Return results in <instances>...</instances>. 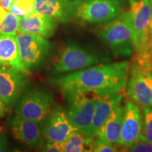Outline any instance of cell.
<instances>
[{
    "mask_svg": "<svg viewBox=\"0 0 152 152\" xmlns=\"http://www.w3.org/2000/svg\"><path fill=\"white\" fill-rule=\"evenodd\" d=\"M8 107L9 106L7 105V104L0 98V118L4 116L8 110Z\"/></svg>",
    "mask_w": 152,
    "mask_h": 152,
    "instance_id": "cell-25",
    "label": "cell"
},
{
    "mask_svg": "<svg viewBox=\"0 0 152 152\" xmlns=\"http://www.w3.org/2000/svg\"><path fill=\"white\" fill-rule=\"evenodd\" d=\"M150 6V9H151V23H152V2L149 4Z\"/></svg>",
    "mask_w": 152,
    "mask_h": 152,
    "instance_id": "cell-29",
    "label": "cell"
},
{
    "mask_svg": "<svg viewBox=\"0 0 152 152\" xmlns=\"http://www.w3.org/2000/svg\"><path fill=\"white\" fill-rule=\"evenodd\" d=\"M27 75L0 66V98L14 106L27 86Z\"/></svg>",
    "mask_w": 152,
    "mask_h": 152,
    "instance_id": "cell-9",
    "label": "cell"
},
{
    "mask_svg": "<svg viewBox=\"0 0 152 152\" xmlns=\"http://www.w3.org/2000/svg\"><path fill=\"white\" fill-rule=\"evenodd\" d=\"M9 11H7V9L3 8L1 5H0V19H2L4 18L6 15H7V13H8Z\"/></svg>",
    "mask_w": 152,
    "mask_h": 152,
    "instance_id": "cell-28",
    "label": "cell"
},
{
    "mask_svg": "<svg viewBox=\"0 0 152 152\" xmlns=\"http://www.w3.org/2000/svg\"><path fill=\"white\" fill-rule=\"evenodd\" d=\"M98 37L107 44L115 57H128L134 52L132 28L128 11L122 12L114 19L101 27Z\"/></svg>",
    "mask_w": 152,
    "mask_h": 152,
    "instance_id": "cell-2",
    "label": "cell"
},
{
    "mask_svg": "<svg viewBox=\"0 0 152 152\" xmlns=\"http://www.w3.org/2000/svg\"><path fill=\"white\" fill-rule=\"evenodd\" d=\"M42 151L48 152L64 151V143L47 141V143L45 144V145H44Z\"/></svg>",
    "mask_w": 152,
    "mask_h": 152,
    "instance_id": "cell-24",
    "label": "cell"
},
{
    "mask_svg": "<svg viewBox=\"0 0 152 152\" xmlns=\"http://www.w3.org/2000/svg\"><path fill=\"white\" fill-rule=\"evenodd\" d=\"M35 0H13L9 11L20 18L35 13Z\"/></svg>",
    "mask_w": 152,
    "mask_h": 152,
    "instance_id": "cell-20",
    "label": "cell"
},
{
    "mask_svg": "<svg viewBox=\"0 0 152 152\" xmlns=\"http://www.w3.org/2000/svg\"><path fill=\"white\" fill-rule=\"evenodd\" d=\"M0 137V151H4L7 148V142L4 137L2 136V137Z\"/></svg>",
    "mask_w": 152,
    "mask_h": 152,
    "instance_id": "cell-27",
    "label": "cell"
},
{
    "mask_svg": "<svg viewBox=\"0 0 152 152\" xmlns=\"http://www.w3.org/2000/svg\"><path fill=\"white\" fill-rule=\"evenodd\" d=\"M93 151L96 152H115L118 151V148L115 144L108 143L103 142L97 138L94 140V145Z\"/></svg>",
    "mask_w": 152,
    "mask_h": 152,
    "instance_id": "cell-23",
    "label": "cell"
},
{
    "mask_svg": "<svg viewBox=\"0 0 152 152\" xmlns=\"http://www.w3.org/2000/svg\"><path fill=\"white\" fill-rule=\"evenodd\" d=\"M130 63L127 61L101 64L64 74L49 80L64 94L91 92L104 96L119 93L126 87Z\"/></svg>",
    "mask_w": 152,
    "mask_h": 152,
    "instance_id": "cell-1",
    "label": "cell"
},
{
    "mask_svg": "<svg viewBox=\"0 0 152 152\" xmlns=\"http://www.w3.org/2000/svg\"><path fill=\"white\" fill-rule=\"evenodd\" d=\"M126 93L139 106L152 107V69L133 62L130 65Z\"/></svg>",
    "mask_w": 152,
    "mask_h": 152,
    "instance_id": "cell-8",
    "label": "cell"
},
{
    "mask_svg": "<svg viewBox=\"0 0 152 152\" xmlns=\"http://www.w3.org/2000/svg\"><path fill=\"white\" fill-rule=\"evenodd\" d=\"M129 151L133 152H152V143L145 139L140 137L132 147L128 149Z\"/></svg>",
    "mask_w": 152,
    "mask_h": 152,
    "instance_id": "cell-22",
    "label": "cell"
},
{
    "mask_svg": "<svg viewBox=\"0 0 152 152\" xmlns=\"http://www.w3.org/2000/svg\"><path fill=\"white\" fill-rule=\"evenodd\" d=\"M56 18L37 13L20 18L18 33L35 34L49 38L54 35L58 27Z\"/></svg>",
    "mask_w": 152,
    "mask_h": 152,
    "instance_id": "cell-13",
    "label": "cell"
},
{
    "mask_svg": "<svg viewBox=\"0 0 152 152\" xmlns=\"http://www.w3.org/2000/svg\"><path fill=\"white\" fill-rule=\"evenodd\" d=\"M20 20V17L8 11L4 18L0 19V35L16 36Z\"/></svg>",
    "mask_w": 152,
    "mask_h": 152,
    "instance_id": "cell-19",
    "label": "cell"
},
{
    "mask_svg": "<svg viewBox=\"0 0 152 152\" xmlns=\"http://www.w3.org/2000/svg\"><path fill=\"white\" fill-rule=\"evenodd\" d=\"M94 137L86 136L75 130L72 133L65 142H64V151L83 152L93 151L94 145Z\"/></svg>",
    "mask_w": 152,
    "mask_h": 152,
    "instance_id": "cell-18",
    "label": "cell"
},
{
    "mask_svg": "<svg viewBox=\"0 0 152 152\" xmlns=\"http://www.w3.org/2000/svg\"><path fill=\"white\" fill-rule=\"evenodd\" d=\"M123 0H73L74 16L89 23H106L123 12Z\"/></svg>",
    "mask_w": 152,
    "mask_h": 152,
    "instance_id": "cell-6",
    "label": "cell"
},
{
    "mask_svg": "<svg viewBox=\"0 0 152 152\" xmlns=\"http://www.w3.org/2000/svg\"><path fill=\"white\" fill-rule=\"evenodd\" d=\"M100 58L76 43H67L55 58L50 69L52 75L73 73L99 64Z\"/></svg>",
    "mask_w": 152,
    "mask_h": 152,
    "instance_id": "cell-3",
    "label": "cell"
},
{
    "mask_svg": "<svg viewBox=\"0 0 152 152\" xmlns=\"http://www.w3.org/2000/svg\"><path fill=\"white\" fill-rule=\"evenodd\" d=\"M70 122L76 130L89 136L95 109L102 96L94 92H79L66 95Z\"/></svg>",
    "mask_w": 152,
    "mask_h": 152,
    "instance_id": "cell-5",
    "label": "cell"
},
{
    "mask_svg": "<svg viewBox=\"0 0 152 152\" xmlns=\"http://www.w3.org/2000/svg\"><path fill=\"white\" fill-rule=\"evenodd\" d=\"M125 113V106L122 102L115 106L109 118L99 132L97 138L103 142L117 144L121 136Z\"/></svg>",
    "mask_w": 152,
    "mask_h": 152,
    "instance_id": "cell-17",
    "label": "cell"
},
{
    "mask_svg": "<svg viewBox=\"0 0 152 152\" xmlns=\"http://www.w3.org/2000/svg\"><path fill=\"white\" fill-rule=\"evenodd\" d=\"M122 101L123 94L119 93L106 95L100 99L93 115L89 136L92 137L97 136L101 128L109 118L113 109Z\"/></svg>",
    "mask_w": 152,
    "mask_h": 152,
    "instance_id": "cell-16",
    "label": "cell"
},
{
    "mask_svg": "<svg viewBox=\"0 0 152 152\" xmlns=\"http://www.w3.org/2000/svg\"><path fill=\"white\" fill-rule=\"evenodd\" d=\"M0 66L28 75L20 59L16 38L13 35H0Z\"/></svg>",
    "mask_w": 152,
    "mask_h": 152,
    "instance_id": "cell-15",
    "label": "cell"
},
{
    "mask_svg": "<svg viewBox=\"0 0 152 152\" xmlns=\"http://www.w3.org/2000/svg\"><path fill=\"white\" fill-rule=\"evenodd\" d=\"M142 115L140 106L132 101L125 106L122 130L118 144L128 149L135 143L142 134Z\"/></svg>",
    "mask_w": 152,
    "mask_h": 152,
    "instance_id": "cell-10",
    "label": "cell"
},
{
    "mask_svg": "<svg viewBox=\"0 0 152 152\" xmlns=\"http://www.w3.org/2000/svg\"><path fill=\"white\" fill-rule=\"evenodd\" d=\"M11 130L17 140L32 149H37L42 141V132L39 123L16 115L11 122Z\"/></svg>",
    "mask_w": 152,
    "mask_h": 152,
    "instance_id": "cell-12",
    "label": "cell"
},
{
    "mask_svg": "<svg viewBox=\"0 0 152 152\" xmlns=\"http://www.w3.org/2000/svg\"><path fill=\"white\" fill-rule=\"evenodd\" d=\"M77 130L70 122L67 114L62 109L54 108L43 123L42 132L47 141L65 142L74 131Z\"/></svg>",
    "mask_w": 152,
    "mask_h": 152,
    "instance_id": "cell-11",
    "label": "cell"
},
{
    "mask_svg": "<svg viewBox=\"0 0 152 152\" xmlns=\"http://www.w3.org/2000/svg\"><path fill=\"white\" fill-rule=\"evenodd\" d=\"M54 108L52 94L39 89L24 91L15 104L16 115L42 125Z\"/></svg>",
    "mask_w": 152,
    "mask_h": 152,
    "instance_id": "cell-4",
    "label": "cell"
},
{
    "mask_svg": "<svg viewBox=\"0 0 152 152\" xmlns=\"http://www.w3.org/2000/svg\"><path fill=\"white\" fill-rule=\"evenodd\" d=\"M21 61L28 71L37 69L45 62L50 50V43L39 35L18 33L15 36Z\"/></svg>",
    "mask_w": 152,
    "mask_h": 152,
    "instance_id": "cell-7",
    "label": "cell"
},
{
    "mask_svg": "<svg viewBox=\"0 0 152 152\" xmlns=\"http://www.w3.org/2000/svg\"><path fill=\"white\" fill-rule=\"evenodd\" d=\"M12 1L13 0H0V5H1L3 8H4L5 9H7V11H9Z\"/></svg>",
    "mask_w": 152,
    "mask_h": 152,
    "instance_id": "cell-26",
    "label": "cell"
},
{
    "mask_svg": "<svg viewBox=\"0 0 152 152\" xmlns=\"http://www.w3.org/2000/svg\"><path fill=\"white\" fill-rule=\"evenodd\" d=\"M144 1H145L146 2H147L148 4L152 2V0H144Z\"/></svg>",
    "mask_w": 152,
    "mask_h": 152,
    "instance_id": "cell-30",
    "label": "cell"
},
{
    "mask_svg": "<svg viewBox=\"0 0 152 152\" xmlns=\"http://www.w3.org/2000/svg\"><path fill=\"white\" fill-rule=\"evenodd\" d=\"M140 137L152 143V107L144 108L142 134Z\"/></svg>",
    "mask_w": 152,
    "mask_h": 152,
    "instance_id": "cell-21",
    "label": "cell"
},
{
    "mask_svg": "<svg viewBox=\"0 0 152 152\" xmlns=\"http://www.w3.org/2000/svg\"><path fill=\"white\" fill-rule=\"evenodd\" d=\"M35 12L66 23L74 16L73 0H35Z\"/></svg>",
    "mask_w": 152,
    "mask_h": 152,
    "instance_id": "cell-14",
    "label": "cell"
}]
</instances>
